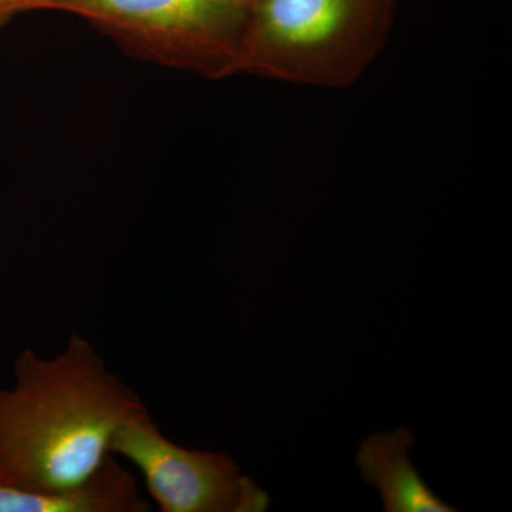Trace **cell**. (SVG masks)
<instances>
[{"label": "cell", "instance_id": "obj_5", "mask_svg": "<svg viewBox=\"0 0 512 512\" xmlns=\"http://www.w3.org/2000/svg\"><path fill=\"white\" fill-rule=\"evenodd\" d=\"M136 478L111 456L86 487L69 494H40L0 484V512H150Z\"/></svg>", "mask_w": 512, "mask_h": 512}, {"label": "cell", "instance_id": "obj_4", "mask_svg": "<svg viewBox=\"0 0 512 512\" xmlns=\"http://www.w3.org/2000/svg\"><path fill=\"white\" fill-rule=\"evenodd\" d=\"M414 437L406 427L363 441L356 464L363 480L375 485L386 512H454L424 483L409 460Z\"/></svg>", "mask_w": 512, "mask_h": 512}, {"label": "cell", "instance_id": "obj_2", "mask_svg": "<svg viewBox=\"0 0 512 512\" xmlns=\"http://www.w3.org/2000/svg\"><path fill=\"white\" fill-rule=\"evenodd\" d=\"M113 456L140 470L148 495L163 512H264L269 495L234 458L220 451L191 450L174 443L150 412L120 427L111 443Z\"/></svg>", "mask_w": 512, "mask_h": 512}, {"label": "cell", "instance_id": "obj_1", "mask_svg": "<svg viewBox=\"0 0 512 512\" xmlns=\"http://www.w3.org/2000/svg\"><path fill=\"white\" fill-rule=\"evenodd\" d=\"M15 384L0 389V484L40 494L86 487L107 463L117 431L148 412L92 342L69 336L62 352L23 349Z\"/></svg>", "mask_w": 512, "mask_h": 512}, {"label": "cell", "instance_id": "obj_7", "mask_svg": "<svg viewBox=\"0 0 512 512\" xmlns=\"http://www.w3.org/2000/svg\"><path fill=\"white\" fill-rule=\"evenodd\" d=\"M33 0H0V19L19 10L32 9Z\"/></svg>", "mask_w": 512, "mask_h": 512}, {"label": "cell", "instance_id": "obj_3", "mask_svg": "<svg viewBox=\"0 0 512 512\" xmlns=\"http://www.w3.org/2000/svg\"><path fill=\"white\" fill-rule=\"evenodd\" d=\"M249 0H33L32 9L79 13L138 36L183 40L208 36L242 15Z\"/></svg>", "mask_w": 512, "mask_h": 512}, {"label": "cell", "instance_id": "obj_6", "mask_svg": "<svg viewBox=\"0 0 512 512\" xmlns=\"http://www.w3.org/2000/svg\"><path fill=\"white\" fill-rule=\"evenodd\" d=\"M355 0H249L266 37L286 46H313L335 36Z\"/></svg>", "mask_w": 512, "mask_h": 512}]
</instances>
